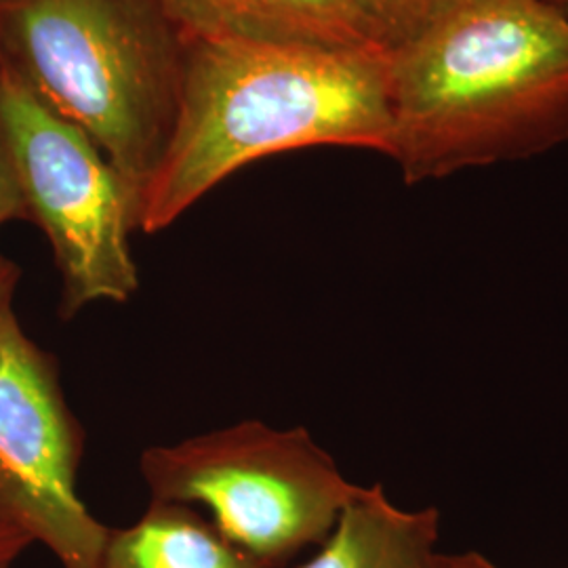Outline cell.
I'll list each match as a JSON object with an SVG mask.
<instances>
[{
    "mask_svg": "<svg viewBox=\"0 0 568 568\" xmlns=\"http://www.w3.org/2000/svg\"><path fill=\"white\" fill-rule=\"evenodd\" d=\"M440 514L403 509L382 485L363 487L300 568H438Z\"/></svg>",
    "mask_w": 568,
    "mask_h": 568,
    "instance_id": "8",
    "label": "cell"
},
{
    "mask_svg": "<svg viewBox=\"0 0 568 568\" xmlns=\"http://www.w3.org/2000/svg\"><path fill=\"white\" fill-rule=\"evenodd\" d=\"M84 434L65 403L58 361L13 307L0 312V518L63 568H95L110 527L79 495Z\"/></svg>",
    "mask_w": 568,
    "mask_h": 568,
    "instance_id": "6",
    "label": "cell"
},
{
    "mask_svg": "<svg viewBox=\"0 0 568 568\" xmlns=\"http://www.w3.org/2000/svg\"><path fill=\"white\" fill-rule=\"evenodd\" d=\"M440 568H499L493 565L488 558L476 554V551H466V554H440Z\"/></svg>",
    "mask_w": 568,
    "mask_h": 568,
    "instance_id": "14",
    "label": "cell"
},
{
    "mask_svg": "<svg viewBox=\"0 0 568 568\" xmlns=\"http://www.w3.org/2000/svg\"><path fill=\"white\" fill-rule=\"evenodd\" d=\"M387 82L406 183L544 154L568 142V11L462 0L387 53Z\"/></svg>",
    "mask_w": 568,
    "mask_h": 568,
    "instance_id": "2",
    "label": "cell"
},
{
    "mask_svg": "<svg viewBox=\"0 0 568 568\" xmlns=\"http://www.w3.org/2000/svg\"><path fill=\"white\" fill-rule=\"evenodd\" d=\"M95 568H270L227 541L196 508L152 501L129 527L110 528Z\"/></svg>",
    "mask_w": 568,
    "mask_h": 568,
    "instance_id": "9",
    "label": "cell"
},
{
    "mask_svg": "<svg viewBox=\"0 0 568 568\" xmlns=\"http://www.w3.org/2000/svg\"><path fill=\"white\" fill-rule=\"evenodd\" d=\"M185 32L166 0H0V63L142 194L169 142Z\"/></svg>",
    "mask_w": 568,
    "mask_h": 568,
    "instance_id": "3",
    "label": "cell"
},
{
    "mask_svg": "<svg viewBox=\"0 0 568 568\" xmlns=\"http://www.w3.org/2000/svg\"><path fill=\"white\" fill-rule=\"evenodd\" d=\"M21 270L20 265L11 262L9 257L0 255V312L11 307L16 288L20 284Z\"/></svg>",
    "mask_w": 568,
    "mask_h": 568,
    "instance_id": "13",
    "label": "cell"
},
{
    "mask_svg": "<svg viewBox=\"0 0 568 568\" xmlns=\"http://www.w3.org/2000/svg\"><path fill=\"white\" fill-rule=\"evenodd\" d=\"M16 220H28V215H26V206L21 201L20 187L16 182L7 150L0 142V225L16 222Z\"/></svg>",
    "mask_w": 568,
    "mask_h": 568,
    "instance_id": "11",
    "label": "cell"
},
{
    "mask_svg": "<svg viewBox=\"0 0 568 568\" xmlns=\"http://www.w3.org/2000/svg\"><path fill=\"white\" fill-rule=\"evenodd\" d=\"M438 565H440V562H438ZM438 568H440V567H438Z\"/></svg>",
    "mask_w": 568,
    "mask_h": 568,
    "instance_id": "16",
    "label": "cell"
},
{
    "mask_svg": "<svg viewBox=\"0 0 568 568\" xmlns=\"http://www.w3.org/2000/svg\"><path fill=\"white\" fill-rule=\"evenodd\" d=\"M314 145L392 152L387 51L187 37L178 114L138 230L175 224L253 161Z\"/></svg>",
    "mask_w": 568,
    "mask_h": 568,
    "instance_id": "1",
    "label": "cell"
},
{
    "mask_svg": "<svg viewBox=\"0 0 568 568\" xmlns=\"http://www.w3.org/2000/svg\"><path fill=\"white\" fill-rule=\"evenodd\" d=\"M152 501L204 508L211 523L265 567L321 546L361 493L304 427L262 422L143 450Z\"/></svg>",
    "mask_w": 568,
    "mask_h": 568,
    "instance_id": "4",
    "label": "cell"
},
{
    "mask_svg": "<svg viewBox=\"0 0 568 568\" xmlns=\"http://www.w3.org/2000/svg\"><path fill=\"white\" fill-rule=\"evenodd\" d=\"M0 142L30 222L60 272V316L129 302L140 288L131 232L138 194L79 124L60 116L0 63Z\"/></svg>",
    "mask_w": 568,
    "mask_h": 568,
    "instance_id": "5",
    "label": "cell"
},
{
    "mask_svg": "<svg viewBox=\"0 0 568 568\" xmlns=\"http://www.w3.org/2000/svg\"><path fill=\"white\" fill-rule=\"evenodd\" d=\"M551 2H556V4H560L562 9H567L568 7V0H551Z\"/></svg>",
    "mask_w": 568,
    "mask_h": 568,
    "instance_id": "15",
    "label": "cell"
},
{
    "mask_svg": "<svg viewBox=\"0 0 568 568\" xmlns=\"http://www.w3.org/2000/svg\"><path fill=\"white\" fill-rule=\"evenodd\" d=\"M34 541L18 525L0 518V568H16L21 554Z\"/></svg>",
    "mask_w": 568,
    "mask_h": 568,
    "instance_id": "12",
    "label": "cell"
},
{
    "mask_svg": "<svg viewBox=\"0 0 568 568\" xmlns=\"http://www.w3.org/2000/svg\"><path fill=\"white\" fill-rule=\"evenodd\" d=\"M187 37L384 49L352 0H166Z\"/></svg>",
    "mask_w": 568,
    "mask_h": 568,
    "instance_id": "7",
    "label": "cell"
},
{
    "mask_svg": "<svg viewBox=\"0 0 568 568\" xmlns=\"http://www.w3.org/2000/svg\"><path fill=\"white\" fill-rule=\"evenodd\" d=\"M387 53L419 37L462 0H352Z\"/></svg>",
    "mask_w": 568,
    "mask_h": 568,
    "instance_id": "10",
    "label": "cell"
}]
</instances>
